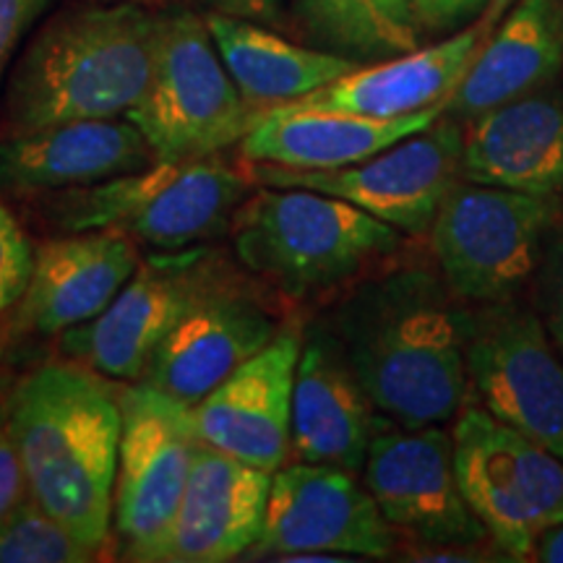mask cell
<instances>
[{
  "mask_svg": "<svg viewBox=\"0 0 563 563\" xmlns=\"http://www.w3.org/2000/svg\"><path fill=\"white\" fill-rule=\"evenodd\" d=\"M563 68L559 0H519L443 102V115L473 121L498 104L545 89Z\"/></svg>",
  "mask_w": 563,
  "mask_h": 563,
  "instance_id": "cell-24",
  "label": "cell"
},
{
  "mask_svg": "<svg viewBox=\"0 0 563 563\" xmlns=\"http://www.w3.org/2000/svg\"><path fill=\"white\" fill-rule=\"evenodd\" d=\"M509 5H511V0H493V3L488 5V19L483 21L485 30H490L496 21H501V16L506 13V9H509Z\"/></svg>",
  "mask_w": 563,
  "mask_h": 563,
  "instance_id": "cell-35",
  "label": "cell"
},
{
  "mask_svg": "<svg viewBox=\"0 0 563 563\" xmlns=\"http://www.w3.org/2000/svg\"><path fill=\"white\" fill-rule=\"evenodd\" d=\"M292 9L321 51L361 63L412 53L426 37L412 0H295Z\"/></svg>",
  "mask_w": 563,
  "mask_h": 563,
  "instance_id": "cell-26",
  "label": "cell"
},
{
  "mask_svg": "<svg viewBox=\"0 0 563 563\" xmlns=\"http://www.w3.org/2000/svg\"><path fill=\"white\" fill-rule=\"evenodd\" d=\"M121 418L112 530L121 559L157 563L201 441L191 405L144 382L121 389Z\"/></svg>",
  "mask_w": 563,
  "mask_h": 563,
  "instance_id": "cell-10",
  "label": "cell"
},
{
  "mask_svg": "<svg viewBox=\"0 0 563 563\" xmlns=\"http://www.w3.org/2000/svg\"><path fill=\"white\" fill-rule=\"evenodd\" d=\"M361 473L386 525L412 545L452 548L490 540L464 501L452 433L441 426L399 428L386 422L371 439Z\"/></svg>",
  "mask_w": 563,
  "mask_h": 563,
  "instance_id": "cell-13",
  "label": "cell"
},
{
  "mask_svg": "<svg viewBox=\"0 0 563 563\" xmlns=\"http://www.w3.org/2000/svg\"><path fill=\"white\" fill-rule=\"evenodd\" d=\"M300 347L302 327L298 321L285 323L266 347L191 407L203 446L266 473L287 464Z\"/></svg>",
  "mask_w": 563,
  "mask_h": 563,
  "instance_id": "cell-15",
  "label": "cell"
},
{
  "mask_svg": "<svg viewBox=\"0 0 563 563\" xmlns=\"http://www.w3.org/2000/svg\"><path fill=\"white\" fill-rule=\"evenodd\" d=\"M203 19L230 79L235 81L243 100L256 110V115L277 104L300 100L363 66L361 60L347 55L295 45L253 24L251 19L214 11Z\"/></svg>",
  "mask_w": 563,
  "mask_h": 563,
  "instance_id": "cell-25",
  "label": "cell"
},
{
  "mask_svg": "<svg viewBox=\"0 0 563 563\" xmlns=\"http://www.w3.org/2000/svg\"><path fill=\"white\" fill-rule=\"evenodd\" d=\"M382 426L386 420L352 373L336 336L316 321L302 332L295 368L290 454L298 462L361 473Z\"/></svg>",
  "mask_w": 563,
  "mask_h": 563,
  "instance_id": "cell-18",
  "label": "cell"
},
{
  "mask_svg": "<svg viewBox=\"0 0 563 563\" xmlns=\"http://www.w3.org/2000/svg\"><path fill=\"white\" fill-rule=\"evenodd\" d=\"M277 332L272 308L232 272L162 340L139 382L194 407Z\"/></svg>",
  "mask_w": 563,
  "mask_h": 563,
  "instance_id": "cell-16",
  "label": "cell"
},
{
  "mask_svg": "<svg viewBox=\"0 0 563 563\" xmlns=\"http://www.w3.org/2000/svg\"><path fill=\"white\" fill-rule=\"evenodd\" d=\"M154 162L222 154L256 121L217 53L207 19L188 9L157 13L144 91L125 112Z\"/></svg>",
  "mask_w": 563,
  "mask_h": 563,
  "instance_id": "cell-6",
  "label": "cell"
},
{
  "mask_svg": "<svg viewBox=\"0 0 563 563\" xmlns=\"http://www.w3.org/2000/svg\"><path fill=\"white\" fill-rule=\"evenodd\" d=\"M51 5L53 0H0V84L9 74L21 42Z\"/></svg>",
  "mask_w": 563,
  "mask_h": 563,
  "instance_id": "cell-30",
  "label": "cell"
},
{
  "mask_svg": "<svg viewBox=\"0 0 563 563\" xmlns=\"http://www.w3.org/2000/svg\"><path fill=\"white\" fill-rule=\"evenodd\" d=\"M245 272L287 298H313L368 272L402 249V232L368 211L311 188L264 186L230 222Z\"/></svg>",
  "mask_w": 563,
  "mask_h": 563,
  "instance_id": "cell-4",
  "label": "cell"
},
{
  "mask_svg": "<svg viewBox=\"0 0 563 563\" xmlns=\"http://www.w3.org/2000/svg\"><path fill=\"white\" fill-rule=\"evenodd\" d=\"M139 245L115 232H66L34 251L32 279L13 306L16 336H58L100 316L139 269Z\"/></svg>",
  "mask_w": 563,
  "mask_h": 563,
  "instance_id": "cell-17",
  "label": "cell"
},
{
  "mask_svg": "<svg viewBox=\"0 0 563 563\" xmlns=\"http://www.w3.org/2000/svg\"><path fill=\"white\" fill-rule=\"evenodd\" d=\"M532 561H543V563H563V519L559 525H553L543 538L538 540L534 545Z\"/></svg>",
  "mask_w": 563,
  "mask_h": 563,
  "instance_id": "cell-34",
  "label": "cell"
},
{
  "mask_svg": "<svg viewBox=\"0 0 563 563\" xmlns=\"http://www.w3.org/2000/svg\"><path fill=\"white\" fill-rule=\"evenodd\" d=\"M100 553L26 496L0 522V563H89Z\"/></svg>",
  "mask_w": 563,
  "mask_h": 563,
  "instance_id": "cell-27",
  "label": "cell"
},
{
  "mask_svg": "<svg viewBox=\"0 0 563 563\" xmlns=\"http://www.w3.org/2000/svg\"><path fill=\"white\" fill-rule=\"evenodd\" d=\"M154 154L125 118L74 121L0 136V194L42 199L144 170Z\"/></svg>",
  "mask_w": 563,
  "mask_h": 563,
  "instance_id": "cell-19",
  "label": "cell"
},
{
  "mask_svg": "<svg viewBox=\"0 0 563 563\" xmlns=\"http://www.w3.org/2000/svg\"><path fill=\"white\" fill-rule=\"evenodd\" d=\"M30 496L84 545L110 540L121 446V389L87 365L45 363L3 407Z\"/></svg>",
  "mask_w": 563,
  "mask_h": 563,
  "instance_id": "cell-2",
  "label": "cell"
},
{
  "mask_svg": "<svg viewBox=\"0 0 563 563\" xmlns=\"http://www.w3.org/2000/svg\"><path fill=\"white\" fill-rule=\"evenodd\" d=\"M214 13H228V16H241L251 21H272L277 19L282 0H196Z\"/></svg>",
  "mask_w": 563,
  "mask_h": 563,
  "instance_id": "cell-33",
  "label": "cell"
},
{
  "mask_svg": "<svg viewBox=\"0 0 563 563\" xmlns=\"http://www.w3.org/2000/svg\"><path fill=\"white\" fill-rule=\"evenodd\" d=\"M555 203L460 180L431 224L439 274L467 306L517 300L532 285Z\"/></svg>",
  "mask_w": 563,
  "mask_h": 563,
  "instance_id": "cell-7",
  "label": "cell"
},
{
  "mask_svg": "<svg viewBox=\"0 0 563 563\" xmlns=\"http://www.w3.org/2000/svg\"><path fill=\"white\" fill-rule=\"evenodd\" d=\"M559 21H561V42H563V0H559Z\"/></svg>",
  "mask_w": 563,
  "mask_h": 563,
  "instance_id": "cell-37",
  "label": "cell"
},
{
  "mask_svg": "<svg viewBox=\"0 0 563 563\" xmlns=\"http://www.w3.org/2000/svg\"><path fill=\"white\" fill-rule=\"evenodd\" d=\"M232 272L207 243L154 251L100 316L60 334V350L112 382H139L162 340Z\"/></svg>",
  "mask_w": 563,
  "mask_h": 563,
  "instance_id": "cell-9",
  "label": "cell"
},
{
  "mask_svg": "<svg viewBox=\"0 0 563 563\" xmlns=\"http://www.w3.org/2000/svg\"><path fill=\"white\" fill-rule=\"evenodd\" d=\"M154 19L141 3L102 0L47 19L11 70L3 136L125 115L150 76Z\"/></svg>",
  "mask_w": 563,
  "mask_h": 563,
  "instance_id": "cell-3",
  "label": "cell"
},
{
  "mask_svg": "<svg viewBox=\"0 0 563 563\" xmlns=\"http://www.w3.org/2000/svg\"><path fill=\"white\" fill-rule=\"evenodd\" d=\"M253 551L274 561L295 553L386 559L394 553V532L355 473L295 462L272 473L262 538Z\"/></svg>",
  "mask_w": 563,
  "mask_h": 563,
  "instance_id": "cell-14",
  "label": "cell"
},
{
  "mask_svg": "<svg viewBox=\"0 0 563 563\" xmlns=\"http://www.w3.org/2000/svg\"><path fill=\"white\" fill-rule=\"evenodd\" d=\"M30 496L24 467H21L16 443L5 422V412L0 410V522H3L16 506Z\"/></svg>",
  "mask_w": 563,
  "mask_h": 563,
  "instance_id": "cell-32",
  "label": "cell"
},
{
  "mask_svg": "<svg viewBox=\"0 0 563 563\" xmlns=\"http://www.w3.org/2000/svg\"><path fill=\"white\" fill-rule=\"evenodd\" d=\"M534 285V313L543 321L548 336L563 357V224L553 222L545 238Z\"/></svg>",
  "mask_w": 563,
  "mask_h": 563,
  "instance_id": "cell-28",
  "label": "cell"
},
{
  "mask_svg": "<svg viewBox=\"0 0 563 563\" xmlns=\"http://www.w3.org/2000/svg\"><path fill=\"white\" fill-rule=\"evenodd\" d=\"M485 34L488 30L483 24L464 26L428 47H418L397 58L373 60L371 66L363 63L327 87L277 108L347 112L376 121H394L439 108L462 81L464 70L485 42Z\"/></svg>",
  "mask_w": 563,
  "mask_h": 563,
  "instance_id": "cell-22",
  "label": "cell"
},
{
  "mask_svg": "<svg viewBox=\"0 0 563 563\" xmlns=\"http://www.w3.org/2000/svg\"><path fill=\"white\" fill-rule=\"evenodd\" d=\"M454 420L464 501L506 559L532 561L538 540L563 519V460L481 405H464Z\"/></svg>",
  "mask_w": 563,
  "mask_h": 563,
  "instance_id": "cell-8",
  "label": "cell"
},
{
  "mask_svg": "<svg viewBox=\"0 0 563 563\" xmlns=\"http://www.w3.org/2000/svg\"><path fill=\"white\" fill-rule=\"evenodd\" d=\"M441 112L443 104L394 121H376L347 112L269 108L258 112L238 152L245 162L292 170H332L376 157L412 133L426 131Z\"/></svg>",
  "mask_w": 563,
  "mask_h": 563,
  "instance_id": "cell-23",
  "label": "cell"
},
{
  "mask_svg": "<svg viewBox=\"0 0 563 563\" xmlns=\"http://www.w3.org/2000/svg\"><path fill=\"white\" fill-rule=\"evenodd\" d=\"M462 180L563 199V97L538 89L464 121Z\"/></svg>",
  "mask_w": 563,
  "mask_h": 563,
  "instance_id": "cell-21",
  "label": "cell"
},
{
  "mask_svg": "<svg viewBox=\"0 0 563 563\" xmlns=\"http://www.w3.org/2000/svg\"><path fill=\"white\" fill-rule=\"evenodd\" d=\"M269 485L272 473L201 443L157 563H224L253 551Z\"/></svg>",
  "mask_w": 563,
  "mask_h": 563,
  "instance_id": "cell-20",
  "label": "cell"
},
{
  "mask_svg": "<svg viewBox=\"0 0 563 563\" xmlns=\"http://www.w3.org/2000/svg\"><path fill=\"white\" fill-rule=\"evenodd\" d=\"M34 269V249L11 209L0 201V316L13 311Z\"/></svg>",
  "mask_w": 563,
  "mask_h": 563,
  "instance_id": "cell-29",
  "label": "cell"
},
{
  "mask_svg": "<svg viewBox=\"0 0 563 563\" xmlns=\"http://www.w3.org/2000/svg\"><path fill=\"white\" fill-rule=\"evenodd\" d=\"M102 3H141V5H170L178 0H102Z\"/></svg>",
  "mask_w": 563,
  "mask_h": 563,
  "instance_id": "cell-36",
  "label": "cell"
},
{
  "mask_svg": "<svg viewBox=\"0 0 563 563\" xmlns=\"http://www.w3.org/2000/svg\"><path fill=\"white\" fill-rule=\"evenodd\" d=\"M464 311L446 279L426 266L365 277L323 321L386 422L443 426L467 405Z\"/></svg>",
  "mask_w": 563,
  "mask_h": 563,
  "instance_id": "cell-1",
  "label": "cell"
},
{
  "mask_svg": "<svg viewBox=\"0 0 563 563\" xmlns=\"http://www.w3.org/2000/svg\"><path fill=\"white\" fill-rule=\"evenodd\" d=\"M253 180L220 154L152 162L87 188L42 196V214L63 232H115L152 251H183L228 235Z\"/></svg>",
  "mask_w": 563,
  "mask_h": 563,
  "instance_id": "cell-5",
  "label": "cell"
},
{
  "mask_svg": "<svg viewBox=\"0 0 563 563\" xmlns=\"http://www.w3.org/2000/svg\"><path fill=\"white\" fill-rule=\"evenodd\" d=\"M464 125L452 115L435 118L426 131L412 133L376 157L332 170L249 162V178L258 186L311 188L336 196L402 235H426L443 199L462 180Z\"/></svg>",
  "mask_w": 563,
  "mask_h": 563,
  "instance_id": "cell-12",
  "label": "cell"
},
{
  "mask_svg": "<svg viewBox=\"0 0 563 563\" xmlns=\"http://www.w3.org/2000/svg\"><path fill=\"white\" fill-rule=\"evenodd\" d=\"M490 3L493 0H412V9L422 34L446 37L481 16Z\"/></svg>",
  "mask_w": 563,
  "mask_h": 563,
  "instance_id": "cell-31",
  "label": "cell"
},
{
  "mask_svg": "<svg viewBox=\"0 0 563 563\" xmlns=\"http://www.w3.org/2000/svg\"><path fill=\"white\" fill-rule=\"evenodd\" d=\"M464 355L477 405L563 460V357L534 308H467Z\"/></svg>",
  "mask_w": 563,
  "mask_h": 563,
  "instance_id": "cell-11",
  "label": "cell"
}]
</instances>
